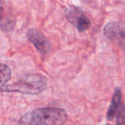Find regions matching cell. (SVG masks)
<instances>
[{
	"instance_id": "6da1fadb",
	"label": "cell",
	"mask_w": 125,
	"mask_h": 125,
	"mask_svg": "<svg viewBox=\"0 0 125 125\" xmlns=\"http://www.w3.org/2000/svg\"><path fill=\"white\" fill-rule=\"evenodd\" d=\"M67 112L59 108H38L26 113L18 121L19 125H64Z\"/></svg>"
},
{
	"instance_id": "7a4b0ae2",
	"label": "cell",
	"mask_w": 125,
	"mask_h": 125,
	"mask_svg": "<svg viewBox=\"0 0 125 125\" xmlns=\"http://www.w3.org/2000/svg\"><path fill=\"white\" fill-rule=\"evenodd\" d=\"M47 88V80L40 74H29L10 84L0 86L1 92H18L23 94L37 95Z\"/></svg>"
},
{
	"instance_id": "3957f363",
	"label": "cell",
	"mask_w": 125,
	"mask_h": 125,
	"mask_svg": "<svg viewBox=\"0 0 125 125\" xmlns=\"http://www.w3.org/2000/svg\"><path fill=\"white\" fill-rule=\"evenodd\" d=\"M103 33L107 38L125 51V21H114L107 23L103 29Z\"/></svg>"
},
{
	"instance_id": "277c9868",
	"label": "cell",
	"mask_w": 125,
	"mask_h": 125,
	"mask_svg": "<svg viewBox=\"0 0 125 125\" xmlns=\"http://www.w3.org/2000/svg\"><path fill=\"white\" fill-rule=\"evenodd\" d=\"M65 16L67 21L73 24L80 32L87 30L90 26V21L80 7H69L65 11Z\"/></svg>"
},
{
	"instance_id": "5b68a950",
	"label": "cell",
	"mask_w": 125,
	"mask_h": 125,
	"mask_svg": "<svg viewBox=\"0 0 125 125\" xmlns=\"http://www.w3.org/2000/svg\"><path fill=\"white\" fill-rule=\"evenodd\" d=\"M26 38L42 54H46L51 48V44L49 40L44 34L35 28H31L27 31Z\"/></svg>"
},
{
	"instance_id": "8992f818",
	"label": "cell",
	"mask_w": 125,
	"mask_h": 125,
	"mask_svg": "<svg viewBox=\"0 0 125 125\" xmlns=\"http://www.w3.org/2000/svg\"><path fill=\"white\" fill-rule=\"evenodd\" d=\"M16 18L8 2L0 1V28L4 31H12L15 26Z\"/></svg>"
},
{
	"instance_id": "52a82bcc",
	"label": "cell",
	"mask_w": 125,
	"mask_h": 125,
	"mask_svg": "<svg viewBox=\"0 0 125 125\" xmlns=\"http://www.w3.org/2000/svg\"><path fill=\"white\" fill-rule=\"evenodd\" d=\"M122 104H123V102H122V91L119 89H116L114 94L113 95V97H112L111 105L107 112V119L108 120H111L114 118L117 111L119 110Z\"/></svg>"
},
{
	"instance_id": "ba28073f",
	"label": "cell",
	"mask_w": 125,
	"mask_h": 125,
	"mask_svg": "<svg viewBox=\"0 0 125 125\" xmlns=\"http://www.w3.org/2000/svg\"><path fill=\"white\" fill-rule=\"evenodd\" d=\"M12 72L10 68L4 64L0 63V84L4 83L8 81L11 78Z\"/></svg>"
},
{
	"instance_id": "9c48e42d",
	"label": "cell",
	"mask_w": 125,
	"mask_h": 125,
	"mask_svg": "<svg viewBox=\"0 0 125 125\" xmlns=\"http://www.w3.org/2000/svg\"><path fill=\"white\" fill-rule=\"evenodd\" d=\"M116 116V124L117 125H125V105L124 103L120 107L119 110L117 111Z\"/></svg>"
},
{
	"instance_id": "30bf717a",
	"label": "cell",
	"mask_w": 125,
	"mask_h": 125,
	"mask_svg": "<svg viewBox=\"0 0 125 125\" xmlns=\"http://www.w3.org/2000/svg\"></svg>"
}]
</instances>
